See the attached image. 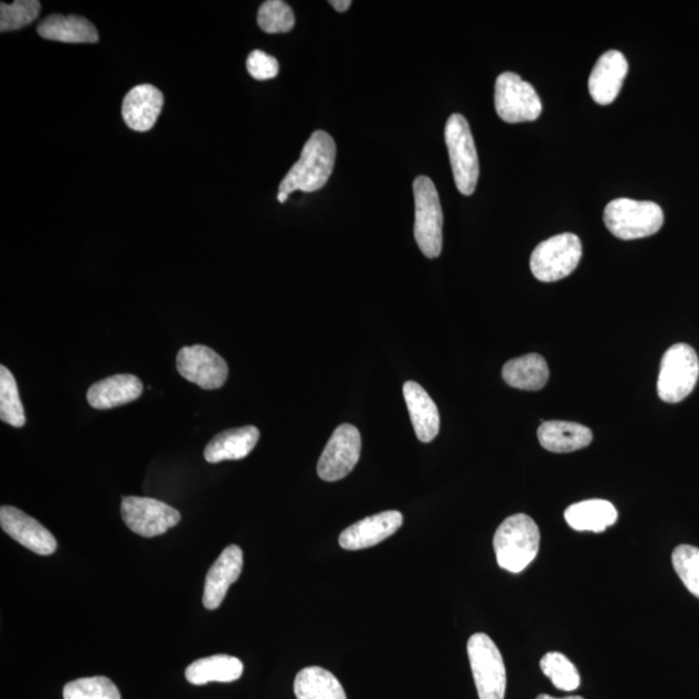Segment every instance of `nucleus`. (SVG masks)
<instances>
[{
  "instance_id": "1",
  "label": "nucleus",
  "mask_w": 699,
  "mask_h": 699,
  "mask_svg": "<svg viewBox=\"0 0 699 699\" xmlns=\"http://www.w3.org/2000/svg\"><path fill=\"white\" fill-rule=\"evenodd\" d=\"M337 155L336 142L326 131H315L300 153L287 177L279 186V192H317L328 182L335 168Z\"/></svg>"
},
{
  "instance_id": "2",
  "label": "nucleus",
  "mask_w": 699,
  "mask_h": 699,
  "mask_svg": "<svg viewBox=\"0 0 699 699\" xmlns=\"http://www.w3.org/2000/svg\"><path fill=\"white\" fill-rule=\"evenodd\" d=\"M540 531L528 515H513L504 521L494 537V550L499 566L509 573H521L536 560Z\"/></svg>"
},
{
  "instance_id": "3",
  "label": "nucleus",
  "mask_w": 699,
  "mask_h": 699,
  "mask_svg": "<svg viewBox=\"0 0 699 699\" xmlns=\"http://www.w3.org/2000/svg\"><path fill=\"white\" fill-rule=\"evenodd\" d=\"M606 229L621 240H636L656 235L663 229V208L652 201L616 199L605 208Z\"/></svg>"
},
{
  "instance_id": "4",
  "label": "nucleus",
  "mask_w": 699,
  "mask_h": 699,
  "mask_svg": "<svg viewBox=\"0 0 699 699\" xmlns=\"http://www.w3.org/2000/svg\"><path fill=\"white\" fill-rule=\"evenodd\" d=\"M415 197V239L426 258H438L443 246V212L437 188L431 178L413 182Z\"/></svg>"
},
{
  "instance_id": "5",
  "label": "nucleus",
  "mask_w": 699,
  "mask_h": 699,
  "mask_svg": "<svg viewBox=\"0 0 699 699\" xmlns=\"http://www.w3.org/2000/svg\"><path fill=\"white\" fill-rule=\"evenodd\" d=\"M445 139L457 190L470 197L478 183L479 161L475 138L464 116L455 113L448 118Z\"/></svg>"
},
{
  "instance_id": "6",
  "label": "nucleus",
  "mask_w": 699,
  "mask_h": 699,
  "mask_svg": "<svg viewBox=\"0 0 699 699\" xmlns=\"http://www.w3.org/2000/svg\"><path fill=\"white\" fill-rule=\"evenodd\" d=\"M582 242L574 233H561L540 243L531 254L530 267L539 282L553 283L574 273L582 260Z\"/></svg>"
},
{
  "instance_id": "7",
  "label": "nucleus",
  "mask_w": 699,
  "mask_h": 699,
  "mask_svg": "<svg viewBox=\"0 0 699 699\" xmlns=\"http://www.w3.org/2000/svg\"><path fill=\"white\" fill-rule=\"evenodd\" d=\"M699 378L697 352L687 343H676L660 363L658 395L666 403H679L693 392Z\"/></svg>"
},
{
  "instance_id": "8",
  "label": "nucleus",
  "mask_w": 699,
  "mask_h": 699,
  "mask_svg": "<svg viewBox=\"0 0 699 699\" xmlns=\"http://www.w3.org/2000/svg\"><path fill=\"white\" fill-rule=\"evenodd\" d=\"M468 656L479 699H504L507 690V670L501 653L486 634L469 638Z\"/></svg>"
},
{
  "instance_id": "9",
  "label": "nucleus",
  "mask_w": 699,
  "mask_h": 699,
  "mask_svg": "<svg viewBox=\"0 0 699 699\" xmlns=\"http://www.w3.org/2000/svg\"><path fill=\"white\" fill-rule=\"evenodd\" d=\"M495 109L504 123L522 124L537 121L543 105L529 82L516 73L506 72L496 80Z\"/></svg>"
},
{
  "instance_id": "10",
  "label": "nucleus",
  "mask_w": 699,
  "mask_h": 699,
  "mask_svg": "<svg viewBox=\"0 0 699 699\" xmlns=\"http://www.w3.org/2000/svg\"><path fill=\"white\" fill-rule=\"evenodd\" d=\"M121 515L127 528L145 538L162 536L182 520V516L169 504L140 496H126Z\"/></svg>"
},
{
  "instance_id": "11",
  "label": "nucleus",
  "mask_w": 699,
  "mask_h": 699,
  "mask_svg": "<svg viewBox=\"0 0 699 699\" xmlns=\"http://www.w3.org/2000/svg\"><path fill=\"white\" fill-rule=\"evenodd\" d=\"M362 437L354 425L342 424L333 432L319 458L318 475L327 483L349 476L360 458Z\"/></svg>"
},
{
  "instance_id": "12",
  "label": "nucleus",
  "mask_w": 699,
  "mask_h": 699,
  "mask_svg": "<svg viewBox=\"0 0 699 699\" xmlns=\"http://www.w3.org/2000/svg\"><path fill=\"white\" fill-rule=\"evenodd\" d=\"M177 368L182 378L204 390L220 389L229 378L225 360L213 349L202 345L180 349Z\"/></svg>"
},
{
  "instance_id": "13",
  "label": "nucleus",
  "mask_w": 699,
  "mask_h": 699,
  "mask_svg": "<svg viewBox=\"0 0 699 699\" xmlns=\"http://www.w3.org/2000/svg\"><path fill=\"white\" fill-rule=\"evenodd\" d=\"M0 525L13 540L19 541L21 546L36 554L50 555L57 550L55 537L35 518L18 508L2 507L0 509Z\"/></svg>"
},
{
  "instance_id": "14",
  "label": "nucleus",
  "mask_w": 699,
  "mask_h": 699,
  "mask_svg": "<svg viewBox=\"0 0 699 699\" xmlns=\"http://www.w3.org/2000/svg\"><path fill=\"white\" fill-rule=\"evenodd\" d=\"M403 515L398 510H388L364 518L349 526L340 536V546L346 551H360L381 543L402 528Z\"/></svg>"
},
{
  "instance_id": "15",
  "label": "nucleus",
  "mask_w": 699,
  "mask_h": 699,
  "mask_svg": "<svg viewBox=\"0 0 699 699\" xmlns=\"http://www.w3.org/2000/svg\"><path fill=\"white\" fill-rule=\"evenodd\" d=\"M243 566L244 553L242 548L237 546L225 548L206 575L202 603L208 611H215L222 605L231 585L237 582L242 575Z\"/></svg>"
},
{
  "instance_id": "16",
  "label": "nucleus",
  "mask_w": 699,
  "mask_h": 699,
  "mask_svg": "<svg viewBox=\"0 0 699 699\" xmlns=\"http://www.w3.org/2000/svg\"><path fill=\"white\" fill-rule=\"evenodd\" d=\"M628 73V63L619 51H607L600 56L589 80L592 99L600 105L612 104L619 95Z\"/></svg>"
},
{
  "instance_id": "17",
  "label": "nucleus",
  "mask_w": 699,
  "mask_h": 699,
  "mask_svg": "<svg viewBox=\"0 0 699 699\" xmlns=\"http://www.w3.org/2000/svg\"><path fill=\"white\" fill-rule=\"evenodd\" d=\"M163 107V95L152 85L130 89L123 103V117L131 130L146 133L153 129Z\"/></svg>"
},
{
  "instance_id": "18",
  "label": "nucleus",
  "mask_w": 699,
  "mask_h": 699,
  "mask_svg": "<svg viewBox=\"0 0 699 699\" xmlns=\"http://www.w3.org/2000/svg\"><path fill=\"white\" fill-rule=\"evenodd\" d=\"M403 395L407 403L413 430L420 442L430 443L439 433L441 417L437 404L415 381L404 383Z\"/></svg>"
},
{
  "instance_id": "19",
  "label": "nucleus",
  "mask_w": 699,
  "mask_h": 699,
  "mask_svg": "<svg viewBox=\"0 0 699 699\" xmlns=\"http://www.w3.org/2000/svg\"><path fill=\"white\" fill-rule=\"evenodd\" d=\"M142 394V383L134 374H116L95 382L87 392L88 404L95 410H112L137 401Z\"/></svg>"
},
{
  "instance_id": "20",
  "label": "nucleus",
  "mask_w": 699,
  "mask_h": 699,
  "mask_svg": "<svg viewBox=\"0 0 699 699\" xmlns=\"http://www.w3.org/2000/svg\"><path fill=\"white\" fill-rule=\"evenodd\" d=\"M261 433L258 427L243 426L224 431L209 442L205 460L218 464L225 460H242L257 446Z\"/></svg>"
},
{
  "instance_id": "21",
  "label": "nucleus",
  "mask_w": 699,
  "mask_h": 699,
  "mask_svg": "<svg viewBox=\"0 0 699 699\" xmlns=\"http://www.w3.org/2000/svg\"><path fill=\"white\" fill-rule=\"evenodd\" d=\"M540 445L555 454L574 453L589 447L593 435L587 426L568 421H546L538 430Z\"/></svg>"
},
{
  "instance_id": "22",
  "label": "nucleus",
  "mask_w": 699,
  "mask_h": 699,
  "mask_svg": "<svg viewBox=\"0 0 699 699\" xmlns=\"http://www.w3.org/2000/svg\"><path fill=\"white\" fill-rule=\"evenodd\" d=\"M38 34L44 40L63 43H96L99 33L93 22L85 18L64 17V14H51L38 25Z\"/></svg>"
},
{
  "instance_id": "23",
  "label": "nucleus",
  "mask_w": 699,
  "mask_h": 699,
  "mask_svg": "<svg viewBox=\"0 0 699 699\" xmlns=\"http://www.w3.org/2000/svg\"><path fill=\"white\" fill-rule=\"evenodd\" d=\"M565 520L576 531L604 532L618 521L611 501L593 499L575 502L565 510Z\"/></svg>"
},
{
  "instance_id": "24",
  "label": "nucleus",
  "mask_w": 699,
  "mask_h": 699,
  "mask_svg": "<svg viewBox=\"0 0 699 699\" xmlns=\"http://www.w3.org/2000/svg\"><path fill=\"white\" fill-rule=\"evenodd\" d=\"M244 665L236 657L218 654V656L194 660L187 667L186 679L193 686H205L208 682H232L242 678Z\"/></svg>"
},
{
  "instance_id": "25",
  "label": "nucleus",
  "mask_w": 699,
  "mask_h": 699,
  "mask_svg": "<svg viewBox=\"0 0 699 699\" xmlns=\"http://www.w3.org/2000/svg\"><path fill=\"white\" fill-rule=\"evenodd\" d=\"M502 379L509 386L538 392L550 379V368L539 354H528L509 360L502 368Z\"/></svg>"
},
{
  "instance_id": "26",
  "label": "nucleus",
  "mask_w": 699,
  "mask_h": 699,
  "mask_svg": "<svg viewBox=\"0 0 699 699\" xmlns=\"http://www.w3.org/2000/svg\"><path fill=\"white\" fill-rule=\"evenodd\" d=\"M295 695L297 699H348L336 676L318 666L304 668L297 674Z\"/></svg>"
},
{
  "instance_id": "27",
  "label": "nucleus",
  "mask_w": 699,
  "mask_h": 699,
  "mask_svg": "<svg viewBox=\"0 0 699 699\" xmlns=\"http://www.w3.org/2000/svg\"><path fill=\"white\" fill-rule=\"evenodd\" d=\"M0 419L14 427H22L27 423L17 379L4 366L0 367Z\"/></svg>"
},
{
  "instance_id": "28",
  "label": "nucleus",
  "mask_w": 699,
  "mask_h": 699,
  "mask_svg": "<svg viewBox=\"0 0 699 699\" xmlns=\"http://www.w3.org/2000/svg\"><path fill=\"white\" fill-rule=\"evenodd\" d=\"M541 671L553 682V686L563 691H574L581 687V675L576 667L562 653H547L540 660Z\"/></svg>"
},
{
  "instance_id": "29",
  "label": "nucleus",
  "mask_w": 699,
  "mask_h": 699,
  "mask_svg": "<svg viewBox=\"0 0 699 699\" xmlns=\"http://www.w3.org/2000/svg\"><path fill=\"white\" fill-rule=\"evenodd\" d=\"M64 699H121V693L105 676L78 679L64 687Z\"/></svg>"
},
{
  "instance_id": "30",
  "label": "nucleus",
  "mask_w": 699,
  "mask_h": 699,
  "mask_svg": "<svg viewBox=\"0 0 699 699\" xmlns=\"http://www.w3.org/2000/svg\"><path fill=\"white\" fill-rule=\"evenodd\" d=\"M258 25L267 34L288 33L296 24L295 13L283 0H267L261 6Z\"/></svg>"
},
{
  "instance_id": "31",
  "label": "nucleus",
  "mask_w": 699,
  "mask_h": 699,
  "mask_svg": "<svg viewBox=\"0 0 699 699\" xmlns=\"http://www.w3.org/2000/svg\"><path fill=\"white\" fill-rule=\"evenodd\" d=\"M38 0H17L12 4L0 3V32H13L32 24L40 17Z\"/></svg>"
},
{
  "instance_id": "32",
  "label": "nucleus",
  "mask_w": 699,
  "mask_h": 699,
  "mask_svg": "<svg viewBox=\"0 0 699 699\" xmlns=\"http://www.w3.org/2000/svg\"><path fill=\"white\" fill-rule=\"evenodd\" d=\"M672 565L691 595L699 599V548L687 544L676 547Z\"/></svg>"
},
{
  "instance_id": "33",
  "label": "nucleus",
  "mask_w": 699,
  "mask_h": 699,
  "mask_svg": "<svg viewBox=\"0 0 699 699\" xmlns=\"http://www.w3.org/2000/svg\"><path fill=\"white\" fill-rule=\"evenodd\" d=\"M246 70L257 81L273 80L279 74V62L261 50H254L246 60Z\"/></svg>"
},
{
  "instance_id": "34",
  "label": "nucleus",
  "mask_w": 699,
  "mask_h": 699,
  "mask_svg": "<svg viewBox=\"0 0 699 699\" xmlns=\"http://www.w3.org/2000/svg\"><path fill=\"white\" fill-rule=\"evenodd\" d=\"M329 4L338 12H346L350 9L352 2L351 0H330Z\"/></svg>"
},
{
  "instance_id": "35",
  "label": "nucleus",
  "mask_w": 699,
  "mask_h": 699,
  "mask_svg": "<svg viewBox=\"0 0 699 699\" xmlns=\"http://www.w3.org/2000/svg\"><path fill=\"white\" fill-rule=\"evenodd\" d=\"M537 699H584V698L579 697V696H570V697H563V698H554V697H551V696H548V695H540V696H538V698H537Z\"/></svg>"
},
{
  "instance_id": "36",
  "label": "nucleus",
  "mask_w": 699,
  "mask_h": 699,
  "mask_svg": "<svg viewBox=\"0 0 699 699\" xmlns=\"http://www.w3.org/2000/svg\"><path fill=\"white\" fill-rule=\"evenodd\" d=\"M289 198V194L284 193V192H279V194H277V201L280 202V204H284V202H287Z\"/></svg>"
}]
</instances>
